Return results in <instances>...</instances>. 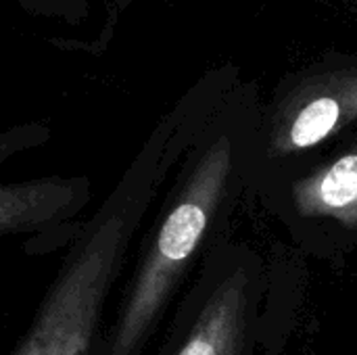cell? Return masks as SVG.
Returning <instances> with one entry per match:
<instances>
[{"instance_id": "cell-1", "label": "cell", "mask_w": 357, "mask_h": 355, "mask_svg": "<svg viewBox=\"0 0 357 355\" xmlns=\"http://www.w3.org/2000/svg\"><path fill=\"white\" fill-rule=\"evenodd\" d=\"M182 115L169 113L100 207L77 228L31 324L10 355H92L109 297L178 153Z\"/></svg>"}, {"instance_id": "cell-2", "label": "cell", "mask_w": 357, "mask_h": 355, "mask_svg": "<svg viewBox=\"0 0 357 355\" xmlns=\"http://www.w3.org/2000/svg\"><path fill=\"white\" fill-rule=\"evenodd\" d=\"M232 169L234 142L228 134H215L195 151L140 241L115 316L92 355H142L215 222Z\"/></svg>"}, {"instance_id": "cell-3", "label": "cell", "mask_w": 357, "mask_h": 355, "mask_svg": "<svg viewBox=\"0 0 357 355\" xmlns=\"http://www.w3.org/2000/svg\"><path fill=\"white\" fill-rule=\"evenodd\" d=\"M357 121V52H333L287 77L268 113V153L297 155Z\"/></svg>"}, {"instance_id": "cell-4", "label": "cell", "mask_w": 357, "mask_h": 355, "mask_svg": "<svg viewBox=\"0 0 357 355\" xmlns=\"http://www.w3.org/2000/svg\"><path fill=\"white\" fill-rule=\"evenodd\" d=\"M50 138L42 123H21L0 132V167L21 151L33 149ZM90 199L88 180L42 178L23 184H0V236L33 234L46 236L50 228L71 220Z\"/></svg>"}, {"instance_id": "cell-5", "label": "cell", "mask_w": 357, "mask_h": 355, "mask_svg": "<svg viewBox=\"0 0 357 355\" xmlns=\"http://www.w3.org/2000/svg\"><path fill=\"white\" fill-rule=\"evenodd\" d=\"M247 312L249 274L236 268L205 293L161 355H243Z\"/></svg>"}, {"instance_id": "cell-6", "label": "cell", "mask_w": 357, "mask_h": 355, "mask_svg": "<svg viewBox=\"0 0 357 355\" xmlns=\"http://www.w3.org/2000/svg\"><path fill=\"white\" fill-rule=\"evenodd\" d=\"M295 209L357 228V140L331 163L293 184Z\"/></svg>"}, {"instance_id": "cell-7", "label": "cell", "mask_w": 357, "mask_h": 355, "mask_svg": "<svg viewBox=\"0 0 357 355\" xmlns=\"http://www.w3.org/2000/svg\"><path fill=\"white\" fill-rule=\"evenodd\" d=\"M31 15L63 19L69 25H79L90 10V0H13Z\"/></svg>"}, {"instance_id": "cell-8", "label": "cell", "mask_w": 357, "mask_h": 355, "mask_svg": "<svg viewBox=\"0 0 357 355\" xmlns=\"http://www.w3.org/2000/svg\"><path fill=\"white\" fill-rule=\"evenodd\" d=\"M105 4H107V8L109 10H113V13H123V10H128V6L130 4H134L136 0H102Z\"/></svg>"}]
</instances>
